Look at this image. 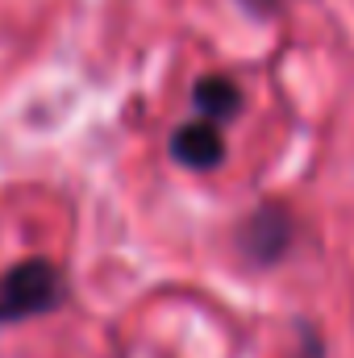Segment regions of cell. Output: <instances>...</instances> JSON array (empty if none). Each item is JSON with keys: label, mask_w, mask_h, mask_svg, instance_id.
Returning <instances> with one entry per match:
<instances>
[{"label": "cell", "mask_w": 354, "mask_h": 358, "mask_svg": "<svg viewBox=\"0 0 354 358\" xmlns=\"http://www.w3.org/2000/svg\"><path fill=\"white\" fill-rule=\"evenodd\" d=\"M192 100H196V108H200V117L204 121H225V117H234L238 108H242V92L234 80H225V76H208V80H200L196 88H192Z\"/></svg>", "instance_id": "cell-4"}, {"label": "cell", "mask_w": 354, "mask_h": 358, "mask_svg": "<svg viewBox=\"0 0 354 358\" xmlns=\"http://www.w3.org/2000/svg\"><path fill=\"white\" fill-rule=\"evenodd\" d=\"M292 238H296V221H292V213H288V204H259L250 217H246V225H242V234H238V246H242V255L250 259V263H275V259H283L288 255V246H292Z\"/></svg>", "instance_id": "cell-2"}, {"label": "cell", "mask_w": 354, "mask_h": 358, "mask_svg": "<svg viewBox=\"0 0 354 358\" xmlns=\"http://www.w3.org/2000/svg\"><path fill=\"white\" fill-rule=\"evenodd\" d=\"M67 300V279L50 259H25L0 275V325L55 313Z\"/></svg>", "instance_id": "cell-1"}, {"label": "cell", "mask_w": 354, "mask_h": 358, "mask_svg": "<svg viewBox=\"0 0 354 358\" xmlns=\"http://www.w3.org/2000/svg\"><path fill=\"white\" fill-rule=\"evenodd\" d=\"M171 155H176V163L192 167V171H213L225 159V138L213 121H187L171 138Z\"/></svg>", "instance_id": "cell-3"}]
</instances>
